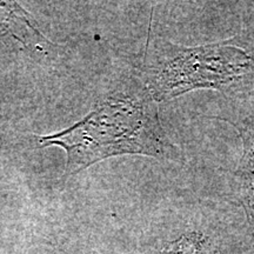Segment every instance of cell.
I'll list each match as a JSON object with an SVG mask.
<instances>
[{
    "mask_svg": "<svg viewBox=\"0 0 254 254\" xmlns=\"http://www.w3.org/2000/svg\"><path fill=\"white\" fill-rule=\"evenodd\" d=\"M43 145L67 152L66 174L77 173L109 157L144 154L177 160L179 150L165 133L150 91L107 98L80 123L57 134L43 136Z\"/></svg>",
    "mask_w": 254,
    "mask_h": 254,
    "instance_id": "obj_1",
    "label": "cell"
},
{
    "mask_svg": "<svg viewBox=\"0 0 254 254\" xmlns=\"http://www.w3.org/2000/svg\"><path fill=\"white\" fill-rule=\"evenodd\" d=\"M147 69V87L155 101L195 90L245 94L254 90V32L198 46L166 41Z\"/></svg>",
    "mask_w": 254,
    "mask_h": 254,
    "instance_id": "obj_2",
    "label": "cell"
},
{
    "mask_svg": "<svg viewBox=\"0 0 254 254\" xmlns=\"http://www.w3.org/2000/svg\"><path fill=\"white\" fill-rule=\"evenodd\" d=\"M227 122L234 126L243 142V154L234 173L236 192L238 200L245 209L247 221L254 232V117Z\"/></svg>",
    "mask_w": 254,
    "mask_h": 254,
    "instance_id": "obj_3",
    "label": "cell"
},
{
    "mask_svg": "<svg viewBox=\"0 0 254 254\" xmlns=\"http://www.w3.org/2000/svg\"><path fill=\"white\" fill-rule=\"evenodd\" d=\"M206 246V239L200 233L184 234L165 247L163 254H201Z\"/></svg>",
    "mask_w": 254,
    "mask_h": 254,
    "instance_id": "obj_4",
    "label": "cell"
}]
</instances>
